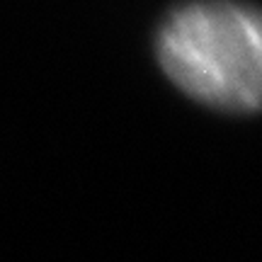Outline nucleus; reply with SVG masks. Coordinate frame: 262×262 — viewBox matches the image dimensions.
Listing matches in <instances>:
<instances>
[{
	"mask_svg": "<svg viewBox=\"0 0 262 262\" xmlns=\"http://www.w3.org/2000/svg\"><path fill=\"white\" fill-rule=\"evenodd\" d=\"M163 71L185 93L231 112H255L262 97L260 15L228 0L180 8L158 37Z\"/></svg>",
	"mask_w": 262,
	"mask_h": 262,
	"instance_id": "f257e3e1",
	"label": "nucleus"
}]
</instances>
